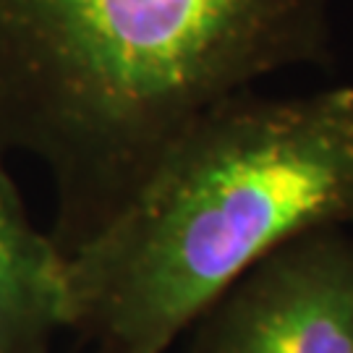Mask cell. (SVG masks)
I'll return each instance as SVG.
<instances>
[{
  "label": "cell",
  "mask_w": 353,
  "mask_h": 353,
  "mask_svg": "<svg viewBox=\"0 0 353 353\" xmlns=\"http://www.w3.org/2000/svg\"><path fill=\"white\" fill-rule=\"evenodd\" d=\"M330 16L332 0H0V152L45 165L65 259L210 108L330 63Z\"/></svg>",
  "instance_id": "obj_1"
},
{
  "label": "cell",
  "mask_w": 353,
  "mask_h": 353,
  "mask_svg": "<svg viewBox=\"0 0 353 353\" xmlns=\"http://www.w3.org/2000/svg\"><path fill=\"white\" fill-rule=\"evenodd\" d=\"M353 228V87L196 118L134 199L65 259L68 327L97 353H165L267 254Z\"/></svg>",
  "instance_id": "obj_2"
},
{
  "label": "cell",
  "mask_w": 353,
  "mask_h": 353,
  "mask_svg": "<svg viewBox=\"0 0 353 353\" xmlns=\"http://www.w3.org/2000/svg\"><path fill=\"white\" fill-rule=\"evenodd\" d=\"M191 327V353H353L351 233L330 225L290 239Z\"/></svg>",
  "instance_id": "obj_3"
},
{
  "label": "cell",
  "mask_w": 353,
  "mask_h": 353,
  "mask_svg": "<svg viewBox=\"0 0 353 353\" xmlns=\"http://www.w3.org/2000/svg\"><path fill=\"white\" fill-rule=\"evenodd\" d=\"M63 327L65 256L29 220L21 191L0 163V353H48Z\"/></svg>",
  "instance_id": "obj_4"
}]
</instances>
